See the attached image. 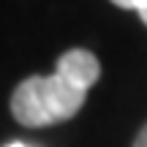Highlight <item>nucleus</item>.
Returning <instances> with one entry per match:
<instances>
[{
    "label": "nucleus",
    "mask_w": 147,
    "mask_h": 147,
    "mask_svg": "<svg viewBox=\"0 0 147 147\" xmlns=\"http://www.w3.org/2000/svg\"><path fill=\"white\" fill-rule=\"evenodd\" d=\"M98 57L87 49H68L60 55L52 76H27L11 95V115L19 125L44 128L71 120L82 109L87 90L98 82Z\"/></svg>",
    "instance_id": "obj_1"
},
{
    "label": "nucleus",
    "mask_w": 147,
    "mask_h": 147,
    "mask_svg": "<svg viewBox=\"0 0 147 147\" xmlns=\"http://www.w3.org/2000/svg\"><path fill=\"white\" fill-rule=\"evenodd\" d=\"M112 3L120 5V8H134V11H139L142 22L147 25V0H112Z\"/></svg>",
    "instance_id": "obj_2"
},
{
    "label": "nucleus",
    "mask_w": 147,
    "mask_h": 147,
    "mask_svg": "<svg viewBox=\"0 0 147 147\" xmlns=\"http://www.w3.org/2000/svg\"><path fill=\"white\" fill-rule=\"evenodd\" d=\"M134 147H147V125L139 131V136H136V142H134Z\"/></svg>",
    "instance_id": "obj_3"
},
{
    "label": "nucleus",
    "mask_w": 147,
    "mask_h": 147,
    "mask_svg": "<svg viewBox=\"0 0 147 147\" xmlns=\"http://www.w3.org/2000/svg\"><path fill=\"white\" fill-rule=\"evenodd\" d=\"M5 147H27V144H22V142H11V144H5Z\"/></svg>",
    "instance_id": "obj_4"
}]
</instances>
